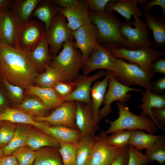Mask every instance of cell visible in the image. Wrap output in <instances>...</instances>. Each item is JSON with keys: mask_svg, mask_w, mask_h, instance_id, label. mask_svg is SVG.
<instances>
[{"mask_svg": "<svg viewBox=\"0 0 165 165\" xmlns=\"http://www.w3.org/2000/svg\"><path fill=\"white\" fill-rule=\"evenodd\" d=\"M37 72L28 52L10 47L0 39V75L3 79L27 90L35 83Z\"/></svg>", "mask_w": 165, "mask_h": 165, "instance_id": "1", "label": "cell"}, {"mask_svg": "<svg viewBox=\"0 0 165 165\" xmlns=\"http://www.w3.org/2000/svg\"><path fill=\"white\" fill-rule=\"evenodd\" d=\"M92 22L97 30V43L109 48H127V40L120 32L122 22L112 12L98 13L89 11Z\"/></svg>", "mask_w": 165, "mask_h": 165, "instance_id": "2", "label": "cell"}, {"mask_svg": "<svg viewBox=\"0 0 165 165\" xmlns=\"http://www.w3.org/2000/svg\"><path fill=\"white\" fill-rule=\"evenodd\" d=\"M116 105L119 109V116L113 121L106 120V122L110 124L108 129L105 131L107 135L122 130H143L151 134L156 132L157 126L149 118L132 113L128 107L119 102H117Z\"/></svg>", "mask_w": 165, "mask_h": 165, "instance_id": "3", "label": "cell"}, {"mask_svg": "<svg viewBox=\"0 0 165 165\" xmlns=\"http://www.w3.org/2000/svg\"><path fill=\"white\" fill-rule=\"evenodd\" d=\"M72 39L63 44L62 50L53 56L49 65L59 72L68 81L73 80L83 67L84 61L74 46Z\"/></svg>", "mask_w": 165, "mask_h": 165, "instance_id": "4", "label": "cell"}, {"mask_svg": "<svg viewBox=\"0 0 165 165\" xmlns=\"http://www.w3.org/2000/svg\"><path fill=\"white\" fill-rule=\"evenodd\" d=\"M112 73L117 81L126 86H139L151 90L153 78L136 64L117 58L116 70Z\"/></svg>", "mask_w": 165, "mask_h": 165, "instance_id": "5", "label": "cell"}, {"mask_svg": "<svg viewBox=\"0 0 165 165\" xmlns=\"http://www.w3.org/2000/svg\"><path fill=\"white\" fill-rule=\"evenodd\" d=\"M111 50L116 58L136 64L152 78L154 75L152 68L153 62L165 54L164 51L150 47H142L134 50L125 48Z\"/></svg>", "mask_w": 165, "mask_h": 165, "instance_id": "6", "label": "cell"}, {"mask_svg": "<svg viewBox=\"0 0 165 165\" xmlns=\"http://www.w3.org/2000/svg\"><path fill=\"white\" fill-rule=\"evenodd\" d=\"M134 17L132 23L130 20L122 22L120 27V33L127 41V49L150 47L152 43L149 38L150 31L145 23L140 17Z\"/></svg>", "mask_w": 165, "mask_h": 165, "instance_id": "7", "label": "cell"}, {"mask_svg": "<svg viewBox=\"0 0 165 165\" xmlns=\"http://www.w3.org/2000/svg\"><path fill=\"white\" fill-rule=\"evenodd\" d=\"M73 32L68 25L66 18L59 10L44 34L53 56L59 53L65 41L73 38Z\"/></svg>", "mask_w": 165, "mask_h": 165, "instance_id": "8", "label": "cell"}, {"mask_svg": "<svg viewBox=\"0 0 165 165\" xmlns=\"http://www.w3.org/2000/svg\"><path fill=\"white\" fill-rule=\"evenodd\" d=\"M108 87L104 98L103 107L99 111L100 120L112 112L111 104L117 101L123 104L127 102L131 97L129 92L134 91L140 92L141 89L132 88L122 84L115 78L112 72L108 71Z\"/></svg>", "mask_w": 165, "mask_h": 165, "instance_id": "9", "label": "cell"}, {"mask_svg": "<svg viewBox=\"0 0 165 165\" xmlns=\"http://www.w3.org/2000/svg\"><path fill=\"white\" fill-rule=\"evenodd\" d=\"M111 49L98 43L84 61L83 75H87L91 72L105 69L114 73L116 67V59Z\"/></svg>", "mask_w": 165, "mask_h": 165, "instance_id": "10", "label": "cell"}, {"mask_svg": "<svg viewBox=\"0 0 165 165\" xmlns=\"http://www.w3.org/2000/svg\"><path fill=\"white\" fill-rule=\"evenodd\" d=\"M45 31L44 25L35 19H31L22 24L17 35L18 48L24 51L29 52L44 36Z\"/></svg>", "mask_w": 165, "mask_h": 165, "instance_id": "11", "label": "cell"}, {"mask_svg": "<svg viewBox=\"0 0 165 165\" xmlns=\"http://www.w3.org/2000/svg\"><path fill=\"white\" fill-rule=\"evenodd\" d=\"M76 102L65 101L45 116L34 117L39 122H46L50 126H61L78 129L75 124Z\"/></svg>", "mask_w": 165, "mask_h": 165, "instance_id": "12", "label": "cell"}, {"mask_svg": "<svg viewBox=\"0 0 165 165\" xmlns=\"http://www.w3.org/2000/svg\"><path fill=\"white\" fill-rule=\"evenodd\" d=\"M107 136L105 131H101L96 136L90 165H109L127 147L119 148L110 145Z\"/></svg>", "mask_w": 165, "mask_h": 165, "instance_id": "13", "label": "cell"}, {"mask_svg": "<svg viewBox=\"0 0 165 165\" xmlns=\"http://www.w3.org/2000/svg\"><path fill=\"white\" fill-rule=\"evenodd\" d=\"M22 24L9 8L0 11V39L13 48H19L18 32Z\"/></svg>", "mask_w": 165, "mask_h": 165, "instance_id": "14", "label": "cell"}, {"mask_svg": "<svg viewBox=\"0 0 165 165\" xmlns=\"http://www.w3.org/2000/svg\"><path fill=\"white\" fill-rule=\"evenodd\" d=\"M75 48L80 50L84 63L97 44V30L92 23L82 26L73 32Z\"/></svg>", "mask_w": 165, "mask_h": 165, "instance_id": "15", "label": "cell"}, {"mask_svg": "<svg viewBox=\"0 0 165 165\" xmlns=\"http://www.w3.org/2000/svg\"><path fill=\"white\" fill-rule=\"evenodd\" d=\"M106 73V72L101 70L91 76H78L75 79L77 83L75 88L70 94L63 99L65 102L74 101L92 104L90 96L92 85L97 80L105 75Z\"/></svg>", "mask_w": 165, "mask_h": 165, "instance_id": "16", "label": "cell"}, {"mask_svg": "<svg viewBox=\"0 0 165 165\" xmlns=\"http://www.w3.org/2000/svg\"><path fill=\"white\" fill-rule=\"evenodd\" d=\"M75 102V122L77 129L82 135L95 136L100 127L93 118L92 104Z\"/></svg>", "mask_w": 165, "mask_h": 165, "instance_id": "17", "label": "cell"}, {"mask_svg": "<svg viewBox=\"0 0 165 165\" xmlns=\"http://www.w3.org/2000/svg\"><path fill=\"white\" fill-rule=\"evenodd\" d=\"M86 0H80L76 5L70 8L61 9L60 12L68 21L67 24L72 31L92 23Z\"/></svg>", "mask_w": 165, "mask_h": 165, "instance_id": "18", "label": "cell"}, {"mask_svg": "<svg viewBox=\"0 0 165 165\" xmlns=\"http://www.w3.org/2000/svg\"><path fill=\"white\" fill-rule=\"evenodd\" d=\"M142 101L141 105L138 106L142 112L140 116L149 118L157 126L158 128L163 131L159 123L154 116L152 109L165 108V94H157L151 91L146 90L141 92Z\"/></svg>", "mask_w": 165, "mask_h": 165, "instance_id": "19", "label": "cell"}, {"mask_svg": "<svg viewBox=\"0 0 165 165\" xmlns=\"http://www.w3.org/2000/svg\"><path fill=\"white\" fill-rule=\"evenodd\" d=\"M0 121L30 125L41 131L43 130L50 125L46 122L35 120L34 117L16 108L8 107L0 113Z\"/></svg>", "mask_w": 165, "mask_h": 165, "instance_id": "20", "label": "cell"}, {"mask_svg": "<svg viewBox=\"0 0 165 165\" xmlns=\"http://www.w3.org/2000/svg\"><path fill=\"white\" fill-rule=\"evenodd\" d=\"M28 53L31 63L37 72L44 71L53 57L44 36Z\"/></svg>", "mask_w": 165, "mask_h": 165, "instance_id": "21", "label": "cell"}, {"mask_svg": "<svg viewBox=\"0 0 165 165\" xmlns=\"http://www.w3.org/2000/svg\"><path fill=\"white\" fill-rule=\"evenodd\" d=\"M138 0H114L106 5V12L114 11L124 17L126 21L130 20L132 16L140 17L142 11L138 7Z\"/></svg>", "mask_w": 165, "mask_h": 165, "instance_id": "22", "label": "cell"}, {"mask_svg": "<svg viewBox=\"0 0 165 165\" xmlns=\"http://www.w3.org/2000/svg\"><path fill=\"white\" fill-rule=\"evenodd\" d=\"M27 93L38 97L50 110L55 109L65 102L53 87L42 88L33 85L27 90Z\"/></svg>", "mask_w": 165, "mask_h": 165, "instance_id": "23", "label": "cell"}, {"mask_svg": "<svg viewBox=\"0 0 165 165\" xmlns=\"http://www.w3.org/2000/svg\"><path fill=\"white\" fill-rule=\"evenodd\" d=\"M145 23L148 28L152 31L153 47L161 48L165 45V18L164 17L153 16L149 13L142 12Z\"/></svg>", "mask_w": 165, "mask_h": 165, "instance_id": "24", "label": "cell"}, {"mask_svg": "<svg viewBox=\"0 0 165 165\" xmlns=\"http://www.w3.org/2000/svg\"><path fill=\"white\" fill-rule=\"evenodd\" d=\"M42 131L52 137L60 144H78L81 136L78 129L61 126L50 125Z\"/></svg>", "mask_w": 165, "mask_h": 165, "instance_id": "25", "label": "cell"}, {"mask_svg": "<svg viewBox=\"0 0 165 165\" xmlns=\"http://www.w3.org/2000/svg\"><path fill=\"white\" fill-rule=\"evenodd\" d=\"M59 9L54 0H41L33 12L31 19L33 17L42 23L47 30L58 13Z\"/></svg>", "mask_w": 165, "mask_h": 165, "instance_id": "26", "label": "cell"}, {"mask_svg": "<svg viewBox=\"0 0 165 165\" xmlns=\"http://www.w3.org/2000/svg\"><path fill=\"white\" fill-rule=\"evenodd\" d=\"M108 71H107L104 79L95 82L91 89L90 95L93 116L95 120L98 123L100 120L99 116L100 108L103 104L108 86Z\"/></svg>", "mask_w": 165, "mask_h": 165, "instance_id": "27", "label": "cell"}, {"mask_svg": "<svg viewBox=\"0 0 165 165\" xmlns=\"http://www.w3.org/2000/svg\"><path fill=\"white\" fill-rule=\"evenodd\" d=\"M41 0H13L9 9L23 24L31 19V15Z\"/></svg>", "mask_w": 165, "mask_h": 165, "instance_id": "28", "label": "cell"}, {"mask_svg": "<svg viewBox=\"0 0 165 165\" xmlns=\"http://www.w3.org/2000/svg\"><path fill=\"white\" fill-rule=\"evenodd\" d=\"M96 136L83 135L78 143L76 165H90L93 152Z\"/></svg>", "mask_w": 165, "mask_h": 165, "instance_id": "29", "label": "cell"}, {"mask_svg": "<svg viewBox=\"0 0 165 165\" xmlns=\"http://www.w3.org/2000/svg\"><path fill=\"white\" fill-rule=\"evenodd\" d=\"M32 126L28 124H17L13 136L9 143L3 149L4 155L12 154L16 149L27 145Z\"/></svg>", "mask_w": 165, "mask_h": 165, "instance_id": "30", "label": "cell"}, {"mask_svg": "<svg viewBox=\"0 0 165 165\" xmlns=\"http://www.w3.org/2000/svg\"><path fill=\"white\" fill-rule=\"evenodd\" d=\"M25 98L16 108L34 117L45 116L50 114V110L37 97Z\"/></svg>", "mask_w": 165, "mask_h": 165, "instance_id": "31", "label": "cell"}, {"mask_svg": "<svg viewBox=\"0 0 165 165\" xmlns=\"http://www.w3.org/2000/svg\"><path fill=\"white\" fill-rule=\"evenodd\" d=\"M27 145L35 151L44 147L59 148L60 146V143L52 137L33 128L28 138Z\"/></svg>", "mask_w": 165, "mask_h": 165, "instance_id": "32", "label": "cell"}, {"mask_svg": "<svg viewBox=\"0 0 165 165\" xmlns=\"http://www.w3.org/2000/svg\"><path fill=\"white\" fill-rule=\"evenodd\" d=\"M59 148L42 147L37 151L32 165H63Z\"/></svg>", "mask_w": 165, "mask_h": 165, "instance_id": "33", "label": "cell"}, {"mask_svg": "<svg viewBox=\"0 0 165 165\" xmlns=\"http://www.w3.org/2000/svg\"><path fill=\"white\" fill-rule=\"evenodd\" d=\"M162 136L147 133L140 130H132L128 145L133 147L138 151L146 149Z\"/></svg>", "mask_w": 165, "mask_h": 165, "instance_id": "34", "label": "cell"}, {"mask_svg": "<svg viewBox=\"0 0 165 165\" xmlns=\"http://www.w3.org/2000/svg\"><path fill=\"white\" fill-rule=\"evenodd\" d=\"M68 81L57 70L47 65L44 72L37 76L35 83L36 86L42 88L53 87L60 82Z\"/></svg>", "mask_w": 165, "mask_h": 165, "instance_id": "35", "label": "cell"}, {"mask_svg": "<svg viewBox=\"0 0 165 165\" xmlns=\"http://www.w3.org/2000/svg\"><path fill=\"white\" fill-rule=\"evenodd\" d=\"M149 162L156 161L161 165L165 162V137L162 135L150 147L145 154Z\"/></svg>", "mask_w": 165, "mask_h": 165, "instance_id": "36", "label": "cell"}, {"mask_svg": "<svg viewBox=\"0 0 165 165\" xmlns=\"http://www.w3.org/2000/svg\"><path fill=\"white\" fill-rule=\"evenodd\" d=\"M78 147V144H60L59 150L63 165H76V156Z\"/></svg>", "mask_w": 165, "mask_h": 165, "instance_id": "37", "label": "cell"}, {"mask_svg": "<svg viewBox=\"0 0 165 165\" xmlns=\"http://www.w3.org/2000/svg\"><path fill=\"white\" fill-rule=\"evenodd\" d=\"M12 154L17 159L18 165H32L36 156L37 151L26 145L16 149Z\"/></svg>", "mask_w": 165, "mask_h": 165, "instance_id": "38", "label": "cell"}, {"mask_svg": "<svg viewBox=\"0 0 165 165\" xmlns=\"http://www.w3.org/2000/svg\"><path fill=\"white\" fill-rule=\"evenodd\" d=\"M131 130L116 131L106 137L107 142L110 145L117 148H123L128 145Z\"/></svg>", "mask_w": 165, "mask_h": 165, "instance_id": "39", "label": "cell"}, {"mask_svg": "<svg viewBox=\"0 0 165 165\" xmlns=\"http://www.w3.org/2000/svg\"><path fill=\"white\" fill-rule=\"evenodd\" d=\"M16 125L9 122L2 121L0 128V148L3 149L11 141Z\"/></svg>", "mask_w": 165, "mask_h": 165, "instance_id": "40", "label": "cell"}, {"mask_svg": "<svg viewBox=\"0 0 165 165\" xmlns=\"http://www.w3.org/2000/svg\"><path fill=\"white\" fill-rule=\"evenodd\" d=\"M2 82L10 100L17 105L21 103L25 98L24 89L11 84L5 80L3 79Z\"/></svg>", "mask_w": 165, "mask_h": 165, "instance_id": "41", "label": "cell"}, {"mask_svg": "<svg viewBox=\"0 0 165 165\" xmlns=\"http://www.w3.org/2000/svg\"><path fill=\"white\" fill-rule=\"evenodd\" d=\"M128 160L127 165H147L150 162L144 154L128 145Z\"/></svg>", "mask_w": 165, "mask_h": 165, "instance_id": "42", "label": "cell"}, {"mask_svg": "<svg viewBox=\"0 0 165 165\" xmlns=\"http://www.w3.org/2000/svg\"><path fill=\"white\" fill-rule=\"evenodd\" d=\"M76 82L74 79L70 81H63L56 84L53 88L58 95L62 99L70 94L76 86Z\"/></svg>", "mask_w": 165, "mask_h": 165, "instance_id": "43", "label": "cell"}, {"mask_svg": "<svg viewBox=\"0 0 165 165\" xmlns=\"http://www.w3.org/2000/svg\"><path fill=\"white\" fill-rule=\"evenodd\" d=\"M138 3L141 6L142 12L149 13L155 6H160L162 9L163 17L165 16V0H139Z\"/></svg>", "mask_w": 165, "mask_h": 165, "instance_id": "44", "label": "cell"}, {"mask_svg": "<svg viewBox=\"0 0 165 165\" xmlns=\"http://www.w3.org/2000/svg\"><path fill=\"white\" fill-rule=\"evenodd\" d=\"M90 11L98 13L105 12V8L109 2L114 0H85Z\"/></svg>", "mask_w": 165, "mask_h": 165, "instance_id": "45", "label": "cell"}, {"mask_svg": "<svg viewBox=\"0 0 165 165\" xmlns=\"http://www.w3.org/2000/svg\"><path fill=\"white\" fill-rule=\"evenodd\" d=\"M165 90V77L163 76L152 82L151 91L152 93L159 94L164 93Z\"/></svg>", "mask_w": 165, "mask_h": 165, "instance_id": "46", "label": "cell"}, {"mask_svg": "<svg viewBox=\"0 0 165 165\" xmlns=\"http://www.w3.org/2000/svg\"><path fill=\"white\" fill-rule=\"evenodd\" d=\"M152 68L154 74L156 73H158L165 75V58L160 57L155 60L152 64Z\"/></svg>", "mask_w": 165, "mask_h": 165, "instance_id": "47", "label": "cell"}, {"mask_svg": "<svg viewBox=\"0 0 165 165\" xmlns=\"http://www.w3.org/2000/svg\"><path fill=\"white\" fill-rule=\"evenodd\" d=\"M128 146L109 165H127L129 158Z\"/></svg>", "mask_w": 165, "mask_h": 165, "instance_id": "48", "label": "cell"}, {"mask_svg": "<svg viewBox=\"0 0 165 165\" xmlns=\"http://www.w3.org/2000/svg\"><path fill=\"white\" fill-rule=\"evenodd\" d=\"M153 115L162 127L163 131L165 132L164 127L165 125V108H153L152 110Z\"/></svg>", "mask_w": 165, "mask_h": 165, "instance_id": "49", "label": "cell"}, {"mask_svg": "<svg viewBox=\"0 0 165 165\" xmlns=\"http://www.w3.org/2000/svg\"><path fill=\"white\" fill-rule=\"evenodd\" d=\"M81 0H54V1L61 9H65L72 7L78 4Z\"/></svg>", "mask_w": 165, "mask_h": 165, "instance_id": "50", "label": "cell"}, {"mask_svg": "<svg viewBox=\"0 0 165 165\" xmlns=\"http://www.w3.org/2000/svg\"><path fill=\"white\" fill-rule=\"evenodd\" d=\"M0 165H18V162L13 155H3L0 158Z\"/></svg>", "mask_w": 165, "mask_h": 165, "instance_id": "51", "label": "cell"}, {"mask_svg": "<svg viewBox=\"0 0 165 165\" xmlns=\"http://www.w3.org/2000/svg\"><path fill=\"white\" fill-rule=\"evenodd\" d=\"M7 100L3 91L0 87V113L7 107Z\"/></svg>", "mask_w": 165, "mask_h": 165, "instance_id": "52", "label": "cell"}, {"mask_svg": "<svg viewBox=\"0 0 165 165\" xmlns=\"http://www.w3.org/2000/svg\"><path fill=\"white\" fill-rule=\"evenodd\" d=\"M12 0H0V11L9 7Z\"/></svg>", "mask_w": 165, "mask_h": 165, "instance_id": "53", "label": "cell"}, {"mask_svg": "<svg viewBox=\"0 0 165 165\" xmlns=\"http://www.w3.org/2000/svg\"><path fill=\"white\" fill-rule=\"evenodd\" d=\"M3 155L4 153L3 149L0 148V158Z\"/></svg>", "mask_w": 165, "mask_h": 165, "instance_id": "54", "label": "cell"}, {"mask_svg": "<svg viewBox=\"0 0 165 165\" xmlns=\"http://www.w3.org/2000/svg\"><path fill=\"white\" fill-rule=\"evenodd\" d=\"M2 121H0V128L1 126V125H2Z\"/></svg>", "mask_w": 165, "mask_h": 165, "instance_id": "55", "label": "cell"}, {"mask_svg": "<svg viewBox=\"0 0 165 165\" xmlns=\"http://www.w3.org/2000/svg\"><path fill=\"white\" fill-rule=\"evenodd\" d=\"M165 165L164 164H162V165Z\"/></svg>", "mask_w": 165, "mask_h": 165, "instance_id": "56", "label": "cell"}]
</instances>
